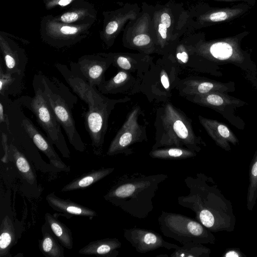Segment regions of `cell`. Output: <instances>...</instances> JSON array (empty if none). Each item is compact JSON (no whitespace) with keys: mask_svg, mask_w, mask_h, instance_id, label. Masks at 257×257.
<instances>
[{"mask_svg":"<svg viewBox=\"0 0 257 257\" xmlns=\"http://www.w3.org/2000/svg\"><path fill=\"white\" fill-rule=\"evenodd\" d=\"M227 18V14L225 12H219L212 14L210 16V19L213 22L222 21Z\"/></svg>","mask_w":257,"mask_h":257,"instance_id":"obj_33","label":"cell"},{"mask_svg":"<svg viewBox=\"0 0 257 257\" xmlns=\"http://www.w3.org/2000/svg\"><path fill=\"white\" fill-rule=\"evenodd\" d=\"M5 72L25 75L28 59L24 52L20 49H14L7 45L2 46Z\"/></svg>","mask_w":257,"mask_h":257,"instance_id":"obj_20","label":"cell"},{"mask_svg":"<svg viewBox=\"0 0 257 257\" xmlns=\"http://www.w3.org/2000/svg\"><path fill=\"white\" fill-rule=\"evenodd\" d=\"M59 214L52 215L49 212L45 214V223L50 227L60 243L65 248L73 247V238L71 230L58 219Z\"/></svg>","mask_w":257,"mask_h":257,"instance_id":"obj_22","label":"cell"},{"mask_svg":"<svg viewBox=\"0 0 257 257\" xmlns=\"http://www.w3.org/2000/svg\"><path fill=\"white\" fill-rule=\"evenodd\" d=\"M25 75L18 73H6L3 70L2 64L0 68V94L6 97L12 95L16 96L22 90L23 78Z\"/></svg>","mask_w":257,"mask_h":257,"instance_id":"obj_24","label":"cell"},{"mask_svg":"<svg viewBox=\"0 0 257 257\" xmlns=\"http://www.w3.org/2000/svg\"><path fill=\"white\" fill-rule=\"evenodd\" d=\"M46 200L53 210L67 219L74 216L87 217L91 219L98 216L94 210L70 199H62L54 192L48 194L46 197Z\"/></svg>","mask_w":257,"mask_h":257,"instance_id":"obj_16","label":"cell"},{"mask_svg":"<svg viewBox=\"0 0 257 257\" xmlns=\"http://www.w3.org/2000/svg\"><path fill=\"white\" fill-rule=\"evenodd\" d=\"M145 116L140 106L137 104L129 112L125 121L111 141L106 155L113 156L118 154L130 155L134 153L131 147L136 143L147 142V127L148 122L143 123L140 119Z\"/></svg>","mask_w":257,"mask_h":257,"instance_id":"obj_8","label":"cell"},{"mask_svg":"<svg viewBox=\"0 0 257 257\" xmlns=\"http://www.w3.org/2000/svg\"><path fill=\"white\" fill-rule=\"evenodd\" d=\"M254 157L250 174V183L247 198L248 206L251 203L253 205L257 193V151Z\"/></svg>","mask_w":257,"mask_h":257,"instance_id":"obj_28","label":"cell"},{"mask_svg":"<svg viewBox=\"0 0 257 257\" xmlns=\"http://www.w3.org/2000/svg\"><path fill=\"white\" fill-rule=\"evenodd\" d=\"M180 73L178 68L170 63H157L152 65L141 79L140 92H143L150 101L165 102L172 96Z\"/></svg>","mask_w":257,"mask_h":257,"instance_id":"obj_6","label":"cell"},{"mask_svg":"<svg viewBox=\"0 0 257 257\" xmlns=\"http://www.w3.org/2000/svg\"><path fill=\"white\" fill-rule=\"evenodd\" d=\"M114 170V168H101L93 170L72 180L62 188L61 192L84 189L105 178Z\"/></svg>","mask_w":257,"mask_h":257,"instance_id":"obj_19","label":"cell"},{"mask_svg":"<svg viewBox=\"0 0 257 257\" xmlns=\"http://www.w3.org/2000/svg\"><path fill=\"white\" fill-rule=\"evenodd\" d=\"M167 28L166 26L162 23L159 25L158 31L163 39H166L167 38Z\"/></svg>","mask_w":257,"mask_h":257,"instance_id":"obj_37","label":"cell"},{"mask_svg":"<svg viewBox=\"0 0 257 257\" xmlns=\"http://www.w3.org/2000/svg\"><path fill=\"white\" fill-rule=\"evenodd\" d=\"M112 63L107 54L86 55L71 62L70 70L90 86L97 87L105 80V73Z\"/></svg>","mask_w":257,"mask_h":257,"instance_id":"obj_10","label":"cell"},{"mask_svg":"<svg viewBox=\"0 0 257 257\" xmlns=\"http://www.w3.org/2000/svg\"><path fill=\"white\" fill-rule=\"evenodd\" d=\"M37 75L44 96L64 130L70 144L76 150L83 152L85 146L76 129L72 112V109L77 102V97L55 77L50 78L42 73Z\"/></svg>","mask_w":257,"mask_h":257,"instance_id":"obj_4","label":"cell"},{"mask_svg":"<svg viewBox=\"0 0 257 257\" xmlns=\"http://www.w3.org/2000/svg\"><path fill=\"white\" fill-rule=\"evenodd\" d=\"M54 66L72 91L88 105V109L84 114L85 127L92 145L96 149H101L104 142L111 112L116 104L127 102L131 98L127 96L119 99L108 98L96 87L90 86L74 75L66 65L57 63Z\"/></svg>","mask_w":257,"mask_h":257,"instance_id":"obj_2","label":"cell"},{"mask_svg":"<svg viewBox=\"0 0 257 257\" xmlns=\"http://www.w3.org/2000/svg\"><path fill=\"white\" fill-rule=\"evenodd\" d=\"M41 231L42 237L39 240V247L43 254L46 257H64V246L45 222Z\"/></svg>","mask_w":257,"mask_h":257,"instance_id":"obj_21","label":"cell"},{"mask_svg":"<svg viewBox=\"0 0 257 257\" xmlns=\"http://www.w3.org/2000/svg\"><path fill=\"white\" fill-rule=\"evenodd\" d=\"M10 156H12L16 165L24 179L29 184L36 181V176L24 155L12 144L10 145Z\"/></svg>","mask_w":257,"mask_h":257,"instance_id":"obj_26","label":"cell"},{"mask_svg":"<svg viewBox=\"0 0 257 257\" xmlns=\"http://www.w3.org/2000/svg\"><path fill=\"white\" fill-rule=\"evenodd\" d=\"M168 178L162 173H126L115 180L103 197L132 217L145 219L154 209L152 200L160 184Z\"/></svg>","mask_w":257,"mask_h":257,"instance_id":"obj_1","label":"cell"},{"mask_svg":"<svg viewBox=\"0 0 257 257\" xmlns=\"http://www.w3.org/2000/svg\"><path fill=\"white\" fill-rule=\"evenodd\" d=\"M35 95L23 96L21 102L35 115L37 121L46 133L47 139L60 152L62 156L70 158V152L61 131V126L49 106L43 93L38 77L36 74L33 80Z\"/></svg>","mask_w":257,"mask_h":257,"instance_id":"obj_5","label":"cell"},{"mask_svg":"<svg viewBox=\"0 0 257 257\" xmlns=\"http://www.w3.org/2000/svg\"><path fill=\"white\" fill-rule=\"evenodd\" d=\"M118 29V24L116 21L109 22L105 28V32L108 35H111L116 31Z\"/></svg>","mask_w":257,"mask_h":257,"instance_id":"obj_35","label":"cell"},{"mask_svg":"<svg viewBox=\"0 0 257 257\" xmlns=\"http://www.w3.org/2000/svg\"><path fill=\"white\" fill-rule=\"evenodd\" d=\"M107 55L112 59V65L118 70L126 71L134 74H136L141 79L153 64V59L146 55Z\"/></svg>","mask_w":257,"mask_h":257,"instance_id":"obj_17","label":"cell"},{"mask_svg":"<svg viewBox=\"0 0 257 257\" xmlns=\"http://www.w3.org/2000/svg\"><path fill=\"white\" fill-rule=\"evenodd\" d=\"M71 1L72 0H60L58 2V5L61 6H65L69 4Z\"/></svg>","mask_w":257,"mask_h":257,"instance_id":"obj_39","label":"cell"},{"mask_svg":"<svg viewBox=\"0 0 257 257\" xmlns=\"http://www.w3.org/2000/svg\"><path fill=\"white\" fill-rule=\"evenodd\" d=\"M60 31L64 35L71 36L77 33L78 29L76 27L64 26L60 28Z\"/></svg>","mask_w":257,"mask_h":257,"instance_id":"obj_34","label":"cell"},{"mask_svg":"<svg viewBox=\"0 0 257 257\" xmlns=\"http://www.w3.org/2000/svg\"><path fill=\"white\" fill-rule=\"evenodd\" d=\"M149 155L154 159L175 160L193 158L197 152L184 147H168L152 150Z\"/></svg>","mask_w":257,"mask_h":257,"instance_id":"obj_25","label":"cell"},{"mask_svg":"<svg viewBox=\"0 0 257 257\" xmlns=\"http://www.w3.org/2000/svg\"><path fill=\"white\" fill-rule=\"evenodd\" d=\"M158 221L163 235L181 244L189 242L203 243L211 240V234L205 226L188 216L162 211Z\"/></svg>","mask_w":257,"mask_h":257,"instance_id":"obj_7","label":"cell"},{"mask_svg":"<svg viewBox=\"0 0 257 257\" xmlns=\"http://www.w3.org/2000/svg\"><path fill=\"white\" fill-rule=\"evenodd\" d=\"M200 124L215 143L226 151L230 150L229 143L236 145L238 140L225 124L217 120L198 116Z\"/></svg>","mask_w":257,"mask_h":257,"instance_id":"obj_15","label":"cell"},{"mask_svg":"<svg viewBox=\"0 0 257 257\" xmlns=\"http://www.w3.org/2000/svg\"><path fill=\"white\" fill-rule=\"evenodd\" d=\"M175 249L170 257H203L209 255L210 250L201 243L189 242Z\"/></svg>","mask_w":257,"mask_h":257,"instance_id":"obj_27","label":"cell"},{"mask_svg":"<svg viewBox=\"0 0 257 257\" xmlns=\"http://www.w3.org/2000/svg\"><path fill=\"white\" fill-rule=\"evenodd\" d=\"M225 256L226 257H230V256H232V257H234V256H236V257H238L239 256V255L235 251H230L229 252H228L225 255Z\"/></svg>","mask_w":257,"mask_h":257,"instance_id":"obj_38","label":"cell"},{"mask_svg":"<svg viewBox=\"0 0 257 257\" xmlns=\"http://www.w3.org/2000/svg\"><path fill=\"white\" fill-rule=\"evenodd\" d=\"M0 122L1 123H5L7 125L8 129L9 130L10 123L8 116L5 112L4 104H3L2 101L0 103Z\"/></svg>","mask_w":257,"mask_h":257,"instance_id":"obj_32","label":"cell"},{"mask_svg":"<svg viewBox=\"0 0 257 257\" xmlns=\"http://www.w3.org/2000/svg\"><path fill=\"white\" fill-rule=\"evenodd\" d=\"M184 98L191 102L209 108L218 112L239 130H243L245 128L244 121L235 114L236 108L247 104L246 102L239 98L218 92L188 95Z\"/></svg>","mask_w":257,"mask_h":257,"instance_id":"obj_9","label":"cell"},{"mask_svg":"<svg viewBox=\"0 0 257 257\" xmlns=\"http://www.w3.org/2000/svg\"><path fill=\"white\" fill-rule=\"evenodd\" d=\"M1 134V143L4 152V155L1 158V161L6 163L10 158V147L8 144V138L7 134L4 132H2Z\"/></svg>","mask_w":257,"mask_h":257,"instance_id":"obj_29","label":"cell"},{"mask_svg":"<svg viewBox=\"0 0 257 257\" xmlns=\"http://www.w3.org/2000/svg\"><path fill=\"white\" fill-rule=\"evenodd\" d=\"M160 256H168L167 254H161V255H158L156 256V257H160Z\"/></svg>","mask_w":257,"mask_h":257,"instance_id":"obj_40","label":"cell"},{"mask_svg":"<svg viewBox=\"0 0 257 257\" xmlns=\"http://www.w3.org/2000/svg\"><path fill=\"white\" fill-rule=\"evenodd\" d=\"M162 24L165 25L167 28H169L171 25V18L168 13H164L161 15Z\"/></svg>","mask_w":257,"mask_h":257,"instance_id":"obj_36","label":"cell"},{"mask_svg":"<svg viewBox=\"0 0 257 257\" xmlns=\"http://www.w3.org/2000/svg\"><path fill=\"white\" fill-rule=\"evenodd\" d=\"M133 43L135 46L138 47H145L151 43V39L147 35L141 34L135 37Z\"/></svg>","mask_w":257,"mask_h":257,"instance_id":"obj_30","label":"cell"},{"mask_svg":"<svg viewBox=\"0 0 257 257\" xmlns=\"http://www.w3.org/2000/svg\"><path fill=\"white\" fill-rule=\"evenodd\" d=\"M0 257L11 256L10 250L17 240L16 228L12 218L6 215L0 227Z\"/></svg>","mask_w":257,"mask_h":257,"instance_id":"obj_23","label":"cell"},{"mask_svg":"<svg viewBox=\"0 0 257 257\" xmlns=\"http://www.w3.org/2000/svg\"><path fill=\"white\" fill-rule=\"evenodd\" d=\"M22 126L36 147L48 158L50 164L61 171L68 172V167L61 159L55 151L52 144L37 129L33 122L27 117L22 120Z\"/></svg>","mask_w":257,"mask_h":257,"instance_id":"obj_14","label":"cell"},{"mask_svg":"<svg viewBox=\"0 0 257 257\" xmlns=\"http://www.w3.org/2000/svg\"><path fill=\"white\" fill-rule=\"evenodd\" d=\"M192 119L170 100L157 109L154 126L155 143L152 150L168 147H184L198 153L206 144L197 135Z\"/></svg>","mask_w":257,"mask_h":257,"instance_id":"obj_3","label":"cell"},{"mask_svg":"<svg viewBox=\"0 0 257 257\" xmlns=\"http://www.w3.org/2000/svg\"><path fill=\"white\" fill-rule=\"evenodd\" d=\"M175 89L178 94L184 97L188 95H201L218 92L228 94L235 90L233 81L222 82L206 77L189 76L179 79Z\"/></svg>","mask_w":257,"mask_h":257,"instance_id":"obj_11","label":"cell"},{"mask_svg":"<svg viewBox=\"0 0 257 257\" xmlns=\"http://www.w3.org/2000/svg\"><path fill=\"white\" fill-rule=\"evenodd\" d=\"M119 70L115 75L99 85L98 90L103 94L133 95L140 92L141 78L128 71Z\"/></svg>","mask_w":257,"mask_h":257,"instance_id":"obj_13","label":"cell"},{"mask_svg":"<svg viewBox=\"0 0 257 257\" xmlns=\"http://www.w3.org/2000/svg\"><path fill=\"white\" fill-rule=\"evenodd\" d=\"M78 15L75 12H67L63 14L60 20L64 23H70L77 20Z\"/></svg>","mask_w":257,"mask_h":257,"instance_id":"obj_31","label":"cell"},{"mask_svg":"<svg viewBox=\"0 0 257 257\" xmlns=\"http://www.w3.org/2000/svg\"><path fill=\"white\" fill-rule=\"evenodd\" d=\"M123 236L138 252L141 253H147L159 248L175 249L179 246L167 242L158 233L144 228L134 227L124 229Z\"/></svg>","mask_w":257,"mask_h":257,"instance_id":"obj_12","label":"cell"},{"mask_svg":"<svg viewBox=\"0 0 257 257\" xmlns=\"http://www.w3.org/2000/svg\"><path fill=\"white\" fill-rule=\"evenodd\" d=\"M121 246V243L118 238H105L90 242L80 248L78 253L101 257H116Z\"/></svg>","mask_w":257,"mask_h":257,"instance_id":"obj_18","label":"cell"}]
</instances>
